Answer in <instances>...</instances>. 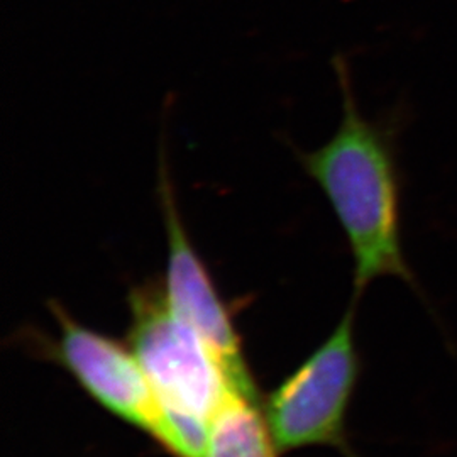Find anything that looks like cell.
<instances>
[{
	"mask_svg": "<svg viewBox=\"0 0 457 457\" xmlns=\"http://www.w3.org/2000/svg\"><path fill=\"white\" fill-rule=\"evenodd\" d=\"M330 65L343 100L336 132L312 151L288 145L303 173L315 181L343 228L353 258V300L385 278L400 279L441 326L403 245V188L400 141L410 120L400 102L385 112H361L351 68L344 54Z\"/></svg>",
	"mask_w": 457,
	"mask_h": 457,
	"instance_id": "6da1fadb",
	"label": "cell"
},
{
	"mask_svg": "<svg viewBox=\"0 0 457 457\" xmlns=\"http://www.w3.org/2000/svg\"><path fill=\"white\" fill-rule=\"evenodd\" d=\"M129 312L128 343L163 410L158 445L205 436L234 390L228 376L202 337L170 307L163 283L132 288Z\"/></svg>",
	"mask_w": 457,
	"mask_h": 457,
	"instance_id": "7a4b0ae2",
	"label": "cell"
},
{
	"mask_svg": "<svg viewBox=\"0 0 457 457\" xmlns=\"http://www.w3.org/2000/svg\"><path fill=\"white\" fill-rule=\"evenodd\" d=\"M356 309L353 300L326 341L268 395L262 411L281 453L334 447L344 457H360L347 436L362 375Z\"/></svg>",
	"mask_w": 457,
	"mask_h": 457,
	"instance_id": "3957f363",
	"label": "cell"
},
{
	"mask_svg": "<svg viewBox=\"0 0 457 457\" xmlns=\"http://www.w3.org/2000/svg\"><path fill=\"white\" fill-rule=\"evenodd\" d=\"M258 403L254 398L230 390L213 415L204 457L281 456Z\"/></svg>",
	"mask_w": 457,
	"mask_h": 457,
	"instance_id": "8992f818",
	"label": "cell"
},
{
	"mask_svg": "<svg viewBox=\"0 0 457 457\" xmlns=\"http://www.w3.org/2000/svg\"><path fill=\"white\" fill-rule=\"evenodd\" d=\"M164 102L163 126L156 149V198L163 217L166 234V270L163 290L170 307L195 330L211 349L215 361L228 376L236 392L260 402L258 386L243 351V341L236 328L228 303L219 294L212 275L200 258L181 217L171 177L166 132Z\"/></svg>",
	"mask_w": 457,
	"mask_h": 457,
	"instance_id": "277c9868",
	"label": "cell"
},
{
	"mask_svg": "<svg viewBox=\"0 0 457 457\" xmlns=\"http://www.w3.org/2000/svg\"><path fill=\"white\" fill-rule=\"evenodd\" d=\"M58 332L39 349L62 366L97 405L160 442L163 410L129 345L83 326L58 302L49 303Z\"/></svg>",
	"mask_w": 457,
	"mask_h": 457,
	"instance_id": "5b68a950",
	"label": "cell"
}]
</instances>
